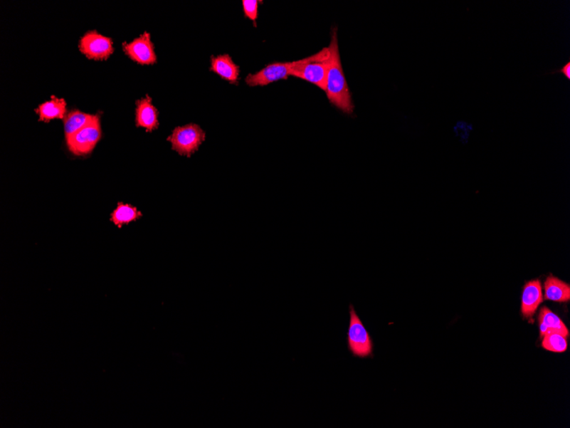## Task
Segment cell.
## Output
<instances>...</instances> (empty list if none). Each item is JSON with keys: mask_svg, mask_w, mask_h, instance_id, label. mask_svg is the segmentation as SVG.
Returning a JSON list of instances; mask_svg holds the SVG:
<instances>
[{"mask_svg": "<svg viewBox=\"0 0 570 428\" xmlns=\"http://www.w3.org/2000/svg\"><path fill=\"white\" fill-rule=\"evenodd\" d=\"M554 75V74H563L566 78L569 80H570V61H568L566 64L559 68V70H556L554 71H551L550 73H547V75Z\"/></svg>", "mask_w": 570, "mask_h": 428, "instance_id": "cell-19", "label": "cell"}, {"mask_svg": "<svg viewBox=\"0 0 570 428\" xmlns=\"http://www.w3.org/2000/svg\"><path fill=\"white\" fill-rule=\"evenodd\" d=\"M259 3L257 0H243V1L244 15L255 24L258 17Z\"/></svg>", "mask_w": 570, "mask_h": 428, "instance_id": "cell-18", "label": "cell"}, {"mask_svg": "<svg viewBox=\"0 0 570 428\" xmlns=\"http://www.w3.org/2000/svg\"><path fill=\"white\" fill-rule=\"evenodd\" d=\"M123 50L134 62L142 66L157 63L155 46L152 41L151 34L147 32L141 34L130 43H123Z\"/></svg>", "mask_w": 570, "mask_h": 428, "instance_id": "cell-7", "label": "cell"}, {"mask_svg": "<svg viewBox=\"0 0 570 428\" xmlns=\"http://www.w3.org/2000/svg\"><path fill=\"white\" fill-rule=\"evenodd\" d=\"M210 71L216 73L222 79L237 84L239 79V67L229 55L224 54L212 57Z\"/></svg>", "mask_w": 570, "mask_h": 428, "instance_id": "cell-11", "label": "cell"}, {"mask_svg": "<svg viewBox=\"0 0 570 428\" xmlns=\"http://www.w3.org/2000/svg\"><path fill=\"white\" fill-rule=\"evenodd\" d=\"M40 121L49 122L53 119H63L67 114L66 102L63 98L51 96L49 101L43 103L36 110Z\"/></svg>", "mask_w": 570, "mask_h": 428, "instance_id": "cell-12", "label": "cell"}, {"mask_svg": "<svg viewBox=\"0 0 570 428\" xmlns=\"http://www.w3.org/2000/svg\"><path fill=\"white\" fill-rule=\"evenodd\" d=\"M135 123L137 127H144L149 132L159 126L158 110L149 95L136 102Z\"/></svg>", "mask_w": 570, "mask_h": 428, "instance_id": "cell-9", "label": "cell"}, {"mask_svg": "<svg viewBox=\"0 0 570 428\" xmlns=\"http://www.w3.org/2000/svg\"><path fill=\"white\" fill-rule=\"evenodd\" d=\"M349 318L347 333L349 352L354 357H374V342L353 305L349 306Z\"/></svg>", "mask_w": 570, "mask_h": 428, "instance_id": "cell-3", "label": "cell"}, {"mask_svg": "<svg viewBox=\"0 0 570 428\" xmlns=\"http://www.w3.org/2000/svg\"><path fill=\"white\" fill-rule=\"evenodd\" d=\"M544 301L542 286L539 280L531 281L522 292L521 310L525 318H532Z\"/></svg>", "mask_w": 570, "mask_h": 428, "instance_id": "cell-10", "label": "cell"}, {"mask_svg": "<svg viewBox=\"0 0 570 428\" xmlns=\"http://www.w3.org/2000/svg\"><path fill=\"white\" fill-rule=\"evenodd\" d=\"M102 137L100 115L88 125L66 138L68 151L75 156L84 157L92 153Z\"/></svg>", "mask_w": 570, "mask_h": 428, "instance_id": "cell-5", "label": "cell"}, {"mask_svg": "<svg viewBox=\"0 0 570 428\" xmlns=\"http://www.w3.org/2000/svg\"><path fill=\"white\" fill-rule=\"evenodd\" d=\"M539 324H541V337L547 333H556L568 338L569 333L566 326L558 315H555L548 308L544 307L539 314Z\"/></svg>", "mask_w": 570, "mask_h": 428, "instance_id": "cell-13", "label": "cell"}, {"mask_svg": "<svg viewBox=\"0 0 570 428\" xmlns=\"http://www.w3.org/2000/svg\"><path fill=\"white\" fill-rule=\"evenodd\" d=\"M329 48V51H331V58H329L327 91L325 93H327L328 100L332 105L337 107L342 113L352 114L354 105L344 76V70H342L336 28L333 30L332 41Z\"/></svg>", "mask_w": 570, "mask_h": 428, "instance_id": "cell-1", "label": "cell"}, {"mask_svg": "<svg viewBox=\"0 0 570 428\" xmlns=\"http://www.w3.org/2000/svg\"><path fill=\"white\" fill-rule=\"evenodd\" d=\"M142 216V212L134 205L118 203L117 207L111 213L110 220L117 228L122 229L123 226L130 224Z\"/></svg>", "mask_w": 570, "mask_h": 428, "instance_id": "cell-16", "label": "cell"}, {"mask_svg": "<svg viewBox=\"0 0 570 428\" xmlns=\"http://www.w3.org/2000/svg\"><path fill=\"white\" fill-rule=\"evenodd\" d=\"M329 58L331 51L329 47H325L311 57L295 61L290 75L305 80L327 91Z\"/></svg>", "mask_w": 570, "mask_h": 428, "instance_id": "cell-2", "label": "cell"}, {"mask_svg": "<svg viewBox=\"0 0 570 428\" xmlns=\"http://www.w3.org/2000/svg\"><path fill=\"white\" fill-rule=\"evenodd\" d=\"M295 62L273 63L263 68L255 74H250L246 77L247 85L250 87L267 85L275 81L288 79Z\"/></svg>", "mask_w": 570, "mask_h": 428, "instance_id": "cell-8", "label": "cell"}, {"mask_svg": "<svg viewBox=\"0 0 570 428\" xmlns=\"http://www.w3.org/2000/svg\"><path fill=\"white\" fill-rule=\"evenodd\" d=\"M206 132L197 124L175 127L168 141L172 145L174 151L179 155L190 157L193 153L199 151L201 145L204 142Z\"/></svg>", "mask_w": 570, "mask_h": 428, "instance_id": "cell-4", "label": "cell"}, {"mask_svg": "<svg viewBox=\"0 0 570 428\" xmlns=\"http://www.w3.org/2000/svg\"><path fill=\"white\" fill-rule=\"evenodd\" d=\"M542 339V348L549 352L562 353L567 350V338L559 333H547Z\"/></svg>", "mask_w": 570, "mask_h": 428, "instance_id": "cell-17", "label": "cell"}, {"mask_svg": "<svg viewBox=\"0 0 570 428\" xmlns=\"http://www.w3.org/2000/svg\"><path fill=\"white\" fill-rule=\"evenodd\" d=\"M545 299L559 303L570 301V286L554 276H549L545 282Z\"/></svg>", "mask_w": 570, "mask_h": 428, "instance_id": "cell-15", "label": "cell"}, {"mask_svg": "<svg viewBox=\"0 0 570 428\" xmlns=\"http://www.w3.org/2000/svg\"><path fill=\"white\" fill-rule=\"evenodd\" d=\"M97 115L84 113L79 110L68 111L63 118L65 139L91 123L96 118Z\"/></svg>", "mask_w": 570, "mask_h": 428, "instance_id": "cell-14", "label": "cell"}, {"mask_svg": "<svg viewBox=\"0 0 570 428\" xmlns=\"http://www.w3.org/2000/svg\"><path fill=\"white\" fill-rule=\"evenodd\" d=\"M79 48L88 58L96 60L107 58L114 51L112 40L96 30H91L80 38Z\"/></svg>", "mask_w": 570, "mask_h": 428, "instance_id": "cell-6", "label": "cell"}]
</instances>
